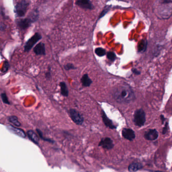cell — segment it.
Returning <instances> with one entry per match:
<instances>
[{"label":"cell","instance_id":"cell-1","mask_svg":"<svg viewBox=\"0 0 172 172\" xmlns=\"http://www.w3.org/2000/svg\"><path fill=\"white\" fill-rule=\"evenodd\" d=\"M113 96L116 101L119 103H129L135 99L134 91L127 85L120 86L115 88Z\"/></svg>","mask_w":172,"mask_h":172},{"label":"cell","instance_id":"cell-2","mask_svg":"<svg viewBox=\"0 0 172 172\" xmlns=\"http://www.w3.org/2000/svg\"><path fill=\"white\" fill-rule=\"evenodd\" d=\"M146 121L145 112L142 108L135 111L134 114V122L138 127H142Z\"/></svg>","mask_w":172,"mask_h":172},{"label":"cell","instance_id":"cell-3","mask_svg":"<svg viewBox=\"0 0 172 172\" xmlns=\"http://www.w3.org/2000/svg\"><path fill=\"white\" fill-rule=\"evenodd\" d=\"M29 6V2L22 0L18 3L15 7V12L18 17H22L26 13Z\"/></svg>","mask_w":172,"mask_h":172},{"label":"cell","instance_id":"cell-4","mask_svg":"<svg viewBox=\"0 0 172 172\" xmlns=\"http://www.w3.org/2000/svg\"><path fill=\"white\" fill-rule=\"evenodd\" d=\"M41 38V35L38 33H36L33 36H32L25 43L24 46L25 52H28L31 50L33 47L35 46L38 41Z\"/></svg>","mask_w":172,"mask_h":172},{"label":"cell","instance_id":"cell-5","mask_svg":"<svg viewBox=\"0 0 172 172\" xmlns=\"http://www.w3.org/2000/svg\"><path fill=\"white\" fill-rule=\"evenodd\" d=\"M70 115L71 119L75 123H76L77 125L82 124L84 121L83 117L76 110L71 109L70 110Z\"/></svg>","mask_w":172,"mask_h":172},{"label":"cell","instance_id":"cell-6","mask_svg":"<svg viewBox=\"0 0 172 172\" xmlns=\"http://www.w3.org/2000/svg\"><path fill=\"white\" fill-rule=\"evenodd\" d=\"M98 146H101L105 149L110 150L114 147V145L113 141L110 138L106 137L102 139V140L99 143Z\"/></svg>","mask_w":172,"mask_h":172},{"label":"cell","instance_id":"cell-7","mask_svg":"<svg viewBox=\"0 0 172 172\" xmlns=\"http://www.w3.org/2000/svg\"><path fill=\"white\" fill-rule=\"evenodd\" d=\"M144 137L146 140L153 141L158 139V133L156 129H149L145 132Z\"/></svg>","mask_w":172,"mask_h":172},{"label":"cell","instance_id":"cell-8","mask_svg":"<svg viewBox=\"0 0 172 172\" xmlns=\"http://www.w3.org/2000/svg\"><path fill=\"white\" fill-rule=\"evenodd\" d=\"M122 136L124 138L128 140L129 141H132L135 138V133L134 131L129 128H124L122 132Z\"/></svg>","mask_w":172,"mask_h":172},{"label":"cell","instance_id":"cell-9","mask_svg":"<svg viewBox=\"0 0 172 172\" xmlns=\"http://www.w3.org/2000/svg\"><path fill=\"white\" fill-rule=\"evenodd\" d=\"M33 20L31 18H25V19H19L17 20L18 25L21 29H26L29 27L33 22Z\"/></svg>","mask_w":172,"mask_h":172},{"label":"cell","instance_id":"cell-10","mask_svg":"<svg viewBox=\"0 0 172 172\" xmlns=\"http://www.w3.org/2000/svg\"><path fill=\"white\" fill-rule=\"evenodd\" d=\"M76 4L83 9L91 10L93 8V4L90 0H77Z\"/></svg>","mask_w":172,"mask_h":172},{"label":"cell","instance_id":"cell-11","mask_svg":"<svg viewBox=\"0 0 172 172\" xmlns=\"http://www.w3.org/2000/svg\"><path fill=\"white\" fill-rule=\"evenodd\" d=\"M7 129H8L10 132L17 135L19 137L22 138L26 137V134L24 132V131L22 129H19L18 128L14 127L12 126H7Z\"/></svg>","mask_w":172,"mask_h":172},{"label":"cell","instance_id":"cell-12","mask_svg":"<svg viewBox=\"0 0 172 172\" xmlns=\"http://www.w3.org/2000/svg\"><path fill=\"white\" fill-rule=\"evenodd\" d=\"M33 51L37 55H45L46 48L44 43H40L35 47Z\"/></svg>","mask_w":172,"mask_h":172},{"label":"cell","instance_id":"cell-13","mask_svg":"<svg viewBox=\"0 0 172 172\" xmlns=\"http://www.w3.org/2000/svg\"><path fill=\"white\" fill-rule=\"evenodd\" d=\"M102 118H103V122L104 123V124L107 126V127H109L111 129H112L116 128V126L113 124L112 121L107 117L105 113L103 111L102 112Z\"/></svg>","mask_w":172,"mask_h":172},{"label":"cell","instance_id":"cell-14","mask_svg":"<svg viewBox=\"0 0 172 172\" xmlns=\"http://www.w3.org/2000/svg\"><path fill=\"white\" fill-rule=\"evenodd\" d=\"M28 136L29 138V139L31 140V141L33 142L35 144L38 145L39 143V138H38V135L35 131L32 130H28L27 132Z\"/></svg>","mask_w":172,"mask_h":172},{"label":"cell","instance_id":"cell-15","mask_svg":"<svg viewBox=\"0 0 172 172\" xmlns=\"http://www.w3.org/2000/svg\"><path fill=\"white\" fill-rule=\"evenodd\" d=\"M143 165L138 163H133L128 167V170L130 172H136L142 169Z\"/></svg>","mask_w":172,"mask_h":172},{"label":"cell","instance_id":"cell-16","mask_svg":"<svg viewBox=\"0 0 172 172\" xmlns=\"http://www.w3.org/2000/svg\"><path fill=\"white\" fill-rule=\"evenodd\" d=\"M81 81L82 85L84 87H89L90 86V85L93 82V81L89 77L88 74H85L82 76V77L81 78Z\"/></svg>","mask_w":172,"mask_h":172},{"label":"cell","instance_id":"cell-17","mask_svg":"<svg viewBox=\"0 0 172 172\" xmlns=\"http://www.w3.org/2000/svg\"><path fill=\"white\" fill-rule=\"evenodd\" d=\"M60 86L61 87V93L62 95L67 97L69 95V91L68 90L66 84L64 82H61L60 83Z\"/></svg>","mask_w":172,"mask_h":172},{"label":"cell","instance_id":"cell-18","mask_svg":"<svg viewBox=\"0 0 172 172\" xmlns=\"http://www.w3.org/2000/svg\"><path fill=\"white\" fill-rule=\"evenodd\" d=\"M8 120L10 122L14 124V125L17 126V127H20L21 126L20 122L18 121L17 117L15 116H12L9 117Z\"/></svg>","mask_w":172,"mask_h":172},{"label":"cell","instance_id":"cell-19","mask_svg":"<svg viewBox=\"0 0 172 172\" xmlns=\"http://www.w3.org/2000/svg\"><path fill=\"white\" fill-rule=\"evenodd\" d=\"M95 53L99 57H103V56L105 55L106 53V50L101 48H96L95 50Z\"/></svg>","mask_w":172,"mask_h":172},{"label":"cell","instance_id":"cell-20","mask_svg":"<svg viewBox=\"0 0 172 172\" xmlns=\"http://www.w3.org/2000/svg\"><path fill=\"white\" fill-rule=\"evenodd\" d=\"M36 131H37V132L38 133V135L40 136V137L41 138V139H43V140H45V141L51 142V143H54L53 140H52L50 139H48V138H45L43 137V133L39 129H36Z\"/></svg>","mask_w":172,"mask_h":172},{"label":"cell","instance_id":"cell-21","mask_svg":"<svg viewBox=\"0 0 172 172\" xmlns=\"http://www.w3.org/2000/svg\"><path fill=\"white\" fill-rule=\"evenodd\" d=\"M1 97L2 98V100L3 102L4 103H6V104H8V105H10V103L9 101L8 98L7 97V95L6 93H2L1 95Z\"/></svg>","mask_w":172,"mask_h":172},{"label":"cell","instance_id":"cell-22","mask_svg":"<svg viewBox=\"0 0 172 172\" xmlns=\"http://www.w3.org/2000/svg\"><path fill=\"white\" fill-rule=\"evenodd\" d=\"M107 58L112 61H114L116 59V55L113 52H108L107 53Z\"/></svg>","mask_w":172,"mask_h":172},{"label":"cell","instance_id":"cell-23","mask_svg":"<svg viewBox=\"0 0 172 172\" xmlns=\"http://www.w3.org/2000/svg\"><path fill=\"white\" fill-rule=\"evenodd\" d=\"M64 68L66 70H70L72 69H75V67H74V66L72 64H67L64 66Z\"/></svg>","mask_w":172,"mask_h":172},{"label":"cell","instance_id":"cell-24","mask_svg":"<svg viewBox=\"0 0 172 172\" xmlns=\"http://www.w3.org/2000/svg\"><path fill=\"white\" fill-rule=\"evenodd\" d=\"M168 130V122H166L165 126L163 130V134H165L167 132Z\"/></svg>","mask_w":172,"mask_h":172},{"label":"cell","instance_id":"cell-25","mask_svg":"<svg viewBox=\"0 0 172 172\" xmlns=\"http://www.w3.org/2000/svg\"><path fill=\"white\" fill-rule=\"evenodd\" d=\"M9 65L7 62L5 64V66L4 67V69L3 70V72H6L7 70H8V69L9 68Z\"/></svg>","mask_w":172,"mask_h":172},{"label":"cell","instance_id":"cell-26","mask_svg":"<svg viewBox=\"0 0 172 172\" xmlns=\"http://www.w3.org/2000/svg\"><path fill=\"white\" fill-rule=\"evenodd\" d=\"M132 72L134 73V74H136V75H139V74H140V72L139 71H138L137 69H132Z\"/></svg>","mask_w":172,"mask_h":172},{"label":"cell","instance_id":"cell-27","mask_svg":"<svg viewBox=\"0 0 172 172\" xmlns=\"http://www.w3.org/2000/svg\"><path fill=\"white\" fill-rule=\"evenodd\" d=\"M46 75V77L47 79H50V78H51V76L50 71H48V72H47Z\"/></svg>","mask_w":172,"mask_h":172},{"label":"cell","instance_id":"cell-28","mask_svg":"<svg viewBox=\"0 0 172 172\" xmlns=\"http://www.w3.org/2000/svg\"><path fill=\"white\" fill-rule=\"evenodd\" d=\"M160 119L162 120V123L163 124V122H164V121H165V117H164V116H163V115H161V116H160Z\"/></svg>","mask_w":172,"mask_h":172}]
</instances>
